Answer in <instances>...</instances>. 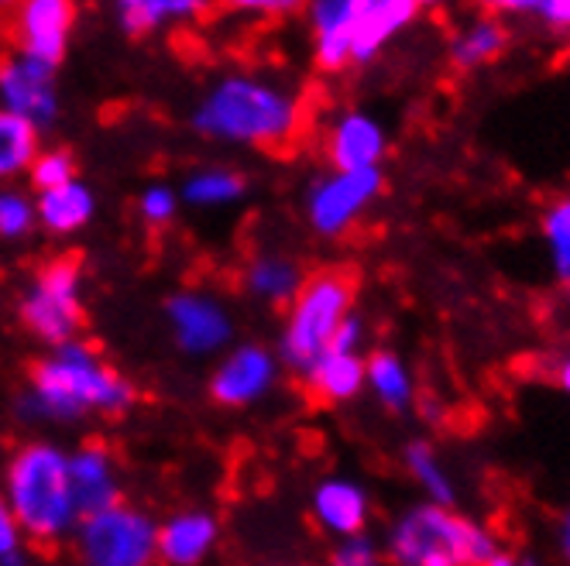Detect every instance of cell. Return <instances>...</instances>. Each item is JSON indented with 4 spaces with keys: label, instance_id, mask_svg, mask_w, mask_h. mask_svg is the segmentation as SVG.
I'll list each match as a JSON object with an SVG mask.
<instances>
[{
    "label": "cell",
    "instance_id": "1",
    "mask_svg": "<svg viewBox=\"0 0 570 566\" xmlns=\"http://www.w3.org/2000/svg\"><path fill=\"white\" fill-rule=\"evenodd\" d=\"M189 128L217 145L285 151L306 128V100L296 87L258 72H224L203 90Z\"/></svg>",
    "mask_w": 570,
    "mask_h": 566
},
{
    "label": "cell",
    "instance_id": "40",
    "mask_svg": "<svg viewBox=\"0 0 570 566\" xmlns=\"http://www.w3.org/2000/svg\"><path fill=\"white\" fill-rule=\"evenodd\" d=\"M567 292H570V286H567Z\"/></svg>",
    "mask_w": 570,
    "mask_h": 566
},
{
    "label": "cell",
    "instance_id": "37",
    "mask_svg": "<svg viewBox=\"0 0 570 566\" xmlns=\"http://www.w3.org/2000/svg\"><path fill=\"white\" fill-rule=\"evenodd\" d=\"M484 566H540L533 556H529V553H519V549H495V556L492 559H488Z\"/></svg>",
    "mask_w": 570,
    "mask_h": 566
},
{
    "label": "cell",
    "instance_id": "36",
    "mask_svg": "<svg viewBox=\"0 0 570 566\" xmlns=\"http://www.w3.org/2000/svg\"><path fill=\"white\" fill-rule=\"evenodd\" d=\"M553 549H557L560 563L570 566V505L557 515V525H553Z\"/></svg>",
    "mask_w": 570,
    "mask_h": 566
},
{
    "label": "cell",
    "instance_id": "7",
    "mask_svg": "<svg viewBox=\"0 0 570 566\" xmlns=\"http://www.w3.org/2000/svg\"><path fill=\"white\" fill-rule=\"evenodd\" d=\"M72 556L79 566H155L158 563V522L120 502L87 515L72 533Z\"/></svg>",
    "mask_w": 570,
    "mask_h": 566
},
{
    "label": "cell",
    "instance_id": "26",
    "mask_svg": "<svg viewBox=\"0 0 570 566\" xmlns=\"http://www.w3.org/2000/svg\"><path fill=\"white\" fill-rule=\"evenodd\" d=\"M244 192H248V176L244 172L230 166H203L183 179L179 199L196 210H224L240 203Z\"/></svg>",
    "mask_w": 570,
    "mask_h": 566
},
{
    "label": "cell",
    "instance_id": "3",
    "mask_svg": "<svg viewBox=\"0 0 570 566\" xmlns=\"http://www.w3.org/2000/svg\"><path fill=\"white\" fill-rule=\"evenodd\" d=\"M28 546L59 549L83 522L69 480V450L52 439H28L8 457L0 484Z\"/></svg>",
    "mask_w": 570,
    "mask_h": 566
},
{
    "label": "cell",
    "instance_id": "32",
    "mask_svg": "<svg viewBox=\"0 0 570 566\" xmlns=\"http://www.w3.org/2000/svg\"><path fill=\"white\" fill-rule=\"evenodd\" d=\"M179 203H183V199H179V189H173V186H166V182H155V186L141 189V196H138V217H141L148 227L161 230V227H169V224L176 220Z\"/></svg>",
    "mask_w": 570,
    "mask_h": 566
},
{
    "label": "cell",
    "instance_id": "13",
    "mask_svg": "<svg viewBox=\"0 0 570 566\" xmlns=\"http://www.w3.org/2000/svg\"><path fill=\"white\" fill-rule=\"evenodd\" d=\"M309 518L313 525L337 539H351L368 533V522H372V495L368 488L347 474H327L313 484L309 491Z\"/></svg>",
    "mask_w": 570,
    "mask_h": 566
},
{
    "label": "cell",
    "instance_id": "16",
    "mask_svg": "<svg viewBox=\"0 0 570 566\" xmlns=\"http://www.w3.org/2000/svg\"><path fill=\"white\" fill-rule=\"evenodd\" d=\"M69 480L83 518L125 502L120 498V467L107 443L87 439L76 450H69Z\"/></svg>",
    "mask_w": 570,
    "mask_h": 566
},
{
    "label": "cell",
    "instance_id": "29",
    "mask_svg": "<svg viewBox=\"0 0 570 566\" xmlns=\"http://www.w3.org/2000/svg\"><path fill=\"white\" fill-rule=\"evenodd\" d=\"M38 227V210L35 196L18 189V186H0V240L18 245L28 240Z\"/></svg>",
    "mask_w": 570,
    "mask_h": 566
},
{
    "label": "cell",
    "instance_id": "15",
    "mask_svg": "<svg viewBox=\"0 0 570 566\" xmlns=\"http://www.w3.org/2000/svg\"><path fill=\"white\" fill-rule=\"evenodd\" d=\"M423 14L416 0H357L354 38H351V69L372 66L402 31H410Z\"/></svg>",
    "mask_w": 570,
    "mask_h": 566
},
{
    "label": "cell",
    "instance_id": "19",
    "mask_svg": "<svg viewBox=\"0 0 570 566\" xmlns=\"http://www.w3.org/2000/svg\"><path fill=\"white\" fill-rule=\"evenodd\" d=\"M306 281V268L285 251H258L244 261L240 268V286L255 302L272 306V309H285L303 289Z\"/></svg>",
    "mask_w": 570,
    "mask_h": 566
},
{
    "label": "cell",
    "instance_id": "28",
    "mask_svg": "<svg viewBox=\"0 0 570 566\" xmlns=\"http://www.w3.org/2000/svg\"><path fill=\"white\" fill-rule=\"evenodd\" d=\"M540 237H543L553 278L570 286V192L547 203V210L540 217Z\"/></svg>",
    "mask_w": 570,
    "mask_h": 566
},
{
    "label": "cell",
    "instance_id": "17",
    "mask_svg": "<svg viewBox=\"0 0 570 566\" xmlns=\"http://www.w3.org/2000/svg\"><path fill=\"white\" fill-rule=\"evenodd\" d=\"M357 0H316L306 8L309 52L323 76H341L351 69V38H354Z\"/></svg>",
    "mask_w": 570,
    "mask_h": 566
},
{
    "label": "cell",
    "instance_id": "23",
    "mask_svg": "<svg viewBox=\"0 0 570 566\" xmlns=\"http://www.w3.org/2000/svg\"><path fill=\"white\" fill-rule=\"evenodd\" d=\"M299 381L323 406H347L364 391V354L327 350Z\"/></svg>",
    "mask_w": 570,
    "mask_h": 566
},
{
    "label": "cell",
    "instance_id": "12",
    "mask_svg": "<svg viewBox=\"0 0 570 566\" xmlns=\"http://www.w3.org/2000/svg\"><path fill=\"white\" fill-rule=\"evenodd\" d=\"M323 155L334 172L382 169L389 155V128L372 110L344 107L323 128Z\"/></svg>",
    "mask_w": 570,
    "mask_h": 566
},
{
    "label": "cell",
    "instance_id": "11",
    "mask_svg": "<svg viewBox=\"0 0 570 566\" xmlns=\"http://www.w3.org/2000/svg\"><path fill=\"white\" fill-rule=\"evenodd\" d=\"M0 107L46 131L59 120V79L56 66L38 62L18 49L0 56Z\"/></svg>",
    "mask_w": 570,
    "mask_h": 566
},
{
    "label": "cell",
    "instance_id": "24",
    "mask_svg": "<svg viewBox=\"0 0 570 566\" xmlns=\"http://www.w3.org/2000/svg\"><path fill=\"white\" fill-rule=\"evenodd\" d=\"M402 470L420 488L423 502H433V505H443V508H458V495H461L458 480H454L451 467L443 464L433 439H426V436L405 439Z\"/></svg>",
    "mask_w": 570,
    "mask_h": 566
},
{
    "label": "cell",
    "instance_id": "2",
    "mask_svg": "<svg viewBox=\"0 0 570 566\" xmlns=\"http://www.w3.org/2000/svg\"><path fill=\"white\" fill-rule=\"evenodd\" d=\"M135 401L138 388L110 360L87 340H72L35 360L18 416L24 423H79L87 416H120Z\"/></svg>",
    "mask_w": 570,
    "mask_h": 566
},
{
    "label": "cell",
    "instance_id": "9",
    "mask_svg": "<svg viewBox=\"0 0 570 566\" xmlns=\"http://www.w3.org/2000/svg\"><path fill=\"white\" fill-rule=\"evenodd\" d=\"M282 371L285 368L272 347L258 340H244L220 354L210 371L207 391L220 409H252L275 391Z\"/></svg>",
    "mask_w": 570,
    "mask_h": 566
},
{
    "label": "cell",
    "instance_id": "22",
    "mask_svg": "<svg viewBox=\"0 0 570 566\" xmlns=\"http://www.w3.org/2000/svg\"><path fill=\"white\" fill-rule=\"evenodd\" d=\"M35 210H38V227L46 234L69 237V234H79L97 217V192L90 189V182L72 179L59 189L38 192Z\"/></svg>",
    "mask_w": 570,
    "mask_h": 566
},
{
    "label": "cell",
    "instance_id": "38",
    "mask_svg": "<svg viewBox=\"0 0 570 566\" xmlns=\"http://www.w3.org/2000/svg\"><path fill=\"white\" fill-rule=\"evenodd\" d=\"M553 381H557V388L570 398V350L563 354V357H557V364H553Z\"/></svg>",
    "mask_w": 570,
    "mask_h": 566
},
{
    "label": "cell",
    "instance_id": "6",
    "mask_svg": "<svg viewBox=\"0 0 570 566\" xmlns=\"http://www.w3.org/2000/svg\"><path fill=\"white\" fill-rule=\"evenodd\" d=\"M18 319L49 350L79 340L87 327L83 261L72 255H59L38 268L18 299Z\"/></svg>",
    "mask_w": 570,
    "mask_h": 566
},
{
    "label": "cell",
    "instance_id": "34",
    "mask_svg": "<svg viewBox=\"0 0 570 566\" xmlns=\"http://www.w3.org/2000/svg\"><path fill=\"white\" fill-rule=\"evenodd\" d=\"M505 14H533L537 21L550 28H567L570 31V0H505L499 4Z\"/></svg>",
    "mask_w": 570,
    "mask_h": 566
},
{
    "label": "cell",
    "instance_id": "27",
    "mask_svg": "<svg viewBox=\"0 0 570 566\" xmlns=\"http://www.w3.org/2000/svg\"><path fill=\"white\" fill-rule=\"evenodd\" d=\"M38 151H42V131H35L28 120L0 107V186H11L18 176H28Z\"/></svg>",
    "mask_w": 570,
    "mask_h": 566
},
{
    "label": "cell",
    "instance_id": "30",
    "mask_svg": "<svg viewBox=\"0 0 570 566\" xmlns=\"http://www.w3.org/2000/svg\"><path fill=\"white\" fill-rule=\"evenodd\" d=\"M72 179H79V172H76V158L66 148H42L28 169V182H31L35 196L59 189Z\"/></svg>",
    "mask_w": 570,
    "mask_h": 566
},
{
    "label": "cell",
    "instance_id": "4",
    "mask_svg": "<svg viewBox=\"0 0 570 566\" xmlns=\"http://www.w3.org/2000/svg\"><path fill=\"white\" fill-rule=\"evenodd\" d=\"M382 549L389 566H484L499 539L458 508L416 502L385 525Z\"/></svg>",
    "mask_w": 570,
    "mask_h": 566
},
{
    "label": "cell",
    "instance_id": "21",
    "mask_svg": "<svg viewBox=\"0 0 570 566\" xmlns=\"http://www.w3.org/2000/svg\"><path fill=\"white\" fill-rule=\"evenodd\" d=\"M364 391L389 413V416H405L416 406V375L399 350L379 347L364 354Z\"/></svg>",
    "mask_w": 570,
    "mask_h": 566
},
{
    "label": "cell",
    "instance_id": "39",
    "mask_svg": "<svg viewBox=\"0 0 570 566\" xmlns=\"http://www.w3.org/2000/svg\"><path fill=\"white\" fill-rule=\"evenodd\" d=\"M265 566H313V563H299V559H285V563H265Z\"/></svg>",
    "mask_w": 570,
    "mask_h": 566
},
{
    "label": "cell",
    "instance_id": "31",
    "mask_svg": "<svg viewBox=\"0 0 570 566\" xmlns=\"http://www.w3.org/2000/svg\"><path fill=\"white\" fill-rule=\"evenodd\" d=\"M327 566H389L382 539L361 533L351 539H337L327 553Z\"/></svg>",
    "mask_w": 570,
    "mask_h": 566
},
{
    "label": "cell",
    "instance_id": "18",
    "mask_svg": "<svg viewBox=\"0 0 570 566\" xmlns=\"http://www.w3.org/2000/svg\"><path fill=\"white\" fill-rule=\"evenodd\" d=\"M220 543V518L207 508H183L158 522V563L199 566Z\"/></svg>",
    "mask_w": 570,
    "mask_h": 566
},
{
    "label": "cell",
    "instance_id": "33",
    "mask_svg": "<svg viewBox=\"0 0 570 566\" xmlns=\"http://www.w3.org/2000/svg\"><path fill=\"white\" fill-rule=\"evenodd\" d=\"M31 556H28V539L24 533L18 529V522L0 495V566H28Z\"/></svg>",
    "mask_w": 570,
    "mask_h": 566
},
{
    "label": "cell",
    "instance_id": "10",
    "mask_svg": "<svg viewBox=\"0 0 570 566\" xmlns=\"http://www.w3.org/2000/svg\"><path fill=\"white\" fill-rule=\"evenodd\" d=\"M166 322L176 347L189 357H220L234 347V312L214 292H173L166 302Z\"/></svg>",
    "mask_w": 570,
    "mask_h": 566
},
{
    "label": "cell",
    "instance_id": "20",
    "mask_svg": "<svg viewBox=\"0 0 570 566\" xmlns=\"http://www.w3.org/2000/svg\"><path fill=\"white\" fill-rule=\"evenodd\" d=\"M509 42H512L509 24L495 11L478 14L451 34V42H446V66L454 72L484 69L509 52Z\"/></svg>",
    "mask_w": 570,
    "mask_h": 566
},
{
    "label": "cell",
    "instance_id": "5",
    "mask_svg": "<svg viewBox=\"0 0 570 566\" xmlns=\"http://www.w3.org/2000/svg\"><path fill=\"white\" fill-rule=\"evenodd\" d=\"M357 309V275L344 265L309 271L299 296L285 306L278 330V360L285 371L303 378L331 350L341 322Z\"/></svg>",
    "mask_w": 570,
    "mask_h": 566
},
{
    "label": "cell",
    "instance_id": "8",
    "mask_svg": "<svg viewBox=\"0 0 570 566\" xmlns=\"http://www.w3.org/2000/svg\"><path fill=\"white\" fill-rule=\"evenodd\" d=\"M385 192V169L368 172H316L303 192V217L306 227L320 240L347 237Z\"/></svg>",
    "mask_w": 570,
    "mask_h": 566
},
{
    "label": "cell",
    "instance_id": "14",
    "mask_svg": "<svg viewBox=\"0 0 570 566\" xmlns=\"http://www.w3.org/2000/svg\"><path fill=\"white\" fill-rule=\"evenodd\" d=\"M76 28V8L69 0H24L14 11V49L56 66L66 59Z\"/></svg>",
    "mask_w": 570,
    "mask_h": 566
},
{
    "label": "cell",
    "instance_id": "35",
    "mask_svg": "<svg viewBox=\"0 0 570 566\" xmlns=\"http://www.w3.org/2000/svg\"><path fill=\"white\" fill-rule=\"evenodd\" d=\"M364 347H368V322H364V316L354 309V312L341 322V330L334 334L331 350H341V354H364Z\"/></svg>",
    "mask_w": 570,
    "mask_h": 566
},
{
    "label": "cell",
    "instance_id": "25",
    "mask_svg": "<svg viewBox=\"0 0 570 566\" xmlns=\"http://www.w3.org/2000/svg\"><path fill=\"white\" fill-rule=\"evenodd\" d=\"M203 11H207V4H199V0H117L114 21L125 34L145 38L179 24H193Z\"/></svg>",
    "mask_w": 570,
    "mask_h": 566
}]
</instances>
